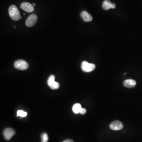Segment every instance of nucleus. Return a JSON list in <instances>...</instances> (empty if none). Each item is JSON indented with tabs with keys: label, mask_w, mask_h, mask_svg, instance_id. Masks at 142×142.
<instances>
[{
	"label": "nucleus",
	"mask_w": 142,
	"mask_h": 142,
	"mask_svg": "<svg viewBox=\"0 0 142 142\" xmlns=\"http://www.w3.org/2000/svg\"><path fill=\"white\" fill-rule=\"evenodd\" d=\"M8 12L10 17L14 20H18L21 18L20 12L15 5L10 6L9 8Z\"/></svg>",
	"instance_id": "obj_1"
},
{
	"label": "nucleus",
	"mask_w": 142,
	"mask_h": 142,
	"mask_svg": "<svg viewBox=\"0 0 142 142\" xmlns=\"http://www.w3.org/2000/svg\"><path fill=\"white\" fill-rule=\"evenodd\" d=\"M81 68L84 72H90L94 70L96 68V66L94 64L89 63L85 61L81 63Z\"/></svg>",
	"instance_id": "obj_2"
},
{
	"label": "nucleus",
	"mask_w": 142,
	"mask_h": 142,
	"mask_svg": "<svg viewBox=\"0 0 142 142\" xmlns=\"http://www.w3.org/2000/svg\"><path fill=\"white\" fill-rule=\"evenodd\" d=\"M55 77L54 75H51L49 76L47 81V85L52 90L57 89L60 86L59 83L55 81Z\"/></svg>",
	"instance_id": "obj_3"
},
{
	"label": "nucleus",
	"mask_w": 142,
	"mask_h": 142,
	"mask_svg": "<svg viewBox=\"0 0 142 142\" xmlns=\"http://www.w3.org/2000/svg\"><path fill=\"white\" fill-rule=\"evenodd\" d=\"M15 68L20 70H24L27 69L29 67L28 63L25 60H19L14 63Z\"/></svg>",
	"instance_id": "obj_4"
},
{
	"label": "nucleus",
	"mask_w": 142,
	"mask_h": 142,
	"mask_svg": "<svg viewBox=\"0 0 142 142\" xmlns=\"http://www.w3.org/2000/svg\"><path fill=\"white\" fill-rule=\"evenodd\" d=\"M15 131L11 128H7L4 129L3 132V135L6 140H10L15 134Z\"/></svg>",
	"instance_id": "obj_5"
},
{
	"label": "nucleus",
	"mask_w": 142,
	"mask_h": 142,
	"mask_svg": "<svg viewBox=\"0 0 142 142\" xmlns=\"http://www.w3.org/2000/svg\"><path fill=\"white\" fill-rule=\"evenodd\" d=\"M123 123L119 120H116L111 123L109 125V128L111 129L114 131H119L123 128Z\"/></svg>",
	"instance_id": "obj_6"
},
{
	"label": "nucleus",
	"mask_w": 142,
	"mask_h": 142,
	"mask_svg": "<svg viewBox=\"0 0 142 142\" xmlns=\"http://www.w3.org/2000/svg\"><path fill=\"white\" fill-rule=\"evenodd\" d=\"M37 17L35 14L30 15L26 21L25 23L26 26L31 27L34 25L37 22Z\"/></svg>",
	"instance_id": "obj_7"
},
{
	"label": "nucleus",
	"mask_w": 142,
	"mask_h": 142,
	"mask_svg": "<svg viewBox=\"0 0 142 142\" xmlns=\"http://www.w3.org/2000/svg\"><path fill=\"white\" fill-rule=\"evenodd\" d=\"M21 8L27 12H32L34 10L33 6L29 3L24 2L21 5Z\"/></svg>",
	"instance_id": "obj_8"
},
{
	"label": "nucleus",
	"mask_w": 142,
	"mask_h": 142,
	"mask_svg": "<svg viewBox=\"0 0 142 142\" xmlns=\"http://www.w3.org/2000/svg\"><path fill=\"white\" fill-rule=\"evenodd\" d=\"M116 5L114 3H112L109 0H105L102 4V8L105 10H108L109 9H114Z\"/></svg>",
	"instance_id": "obj_9"
},
{
	"label": "nucleus",
	"mask_w": 142,
	"mask_h": 142,
	"mask_svg": "<svg viewBox=\"0 0 142 142\" xmlns=\"http://www.w3.org/2000/svg\"><path fill=\"white\" fill-rule=\"evenodd\" d=\"M81 17L85 22H90L92 20V17L88 12L85 11H82L81 13Z\"/></svg>",
	"instance_id": "obj_10"
},
{
	"label": "nucleus",
	"mask_w": 142,
	"mask_h": 142,
	"mask_svg": "<svg viewBox=\"0 0 142 142\" xmlns=\"http://www.w3.org/2000/svg\"><path fill=\"white\" fill-rule=\"evenodd\" d=\"M136 85V81L132 79L126 80L123 83V86L125 87L128 88H134L135 86Z\"/></svg>",
	"instance_id": "obj_11"
},
{
	"label": "nucleus",
	"mask_w": 142,
	"mask_h": 142,
	"mask_svg": "<svg viewBox=\"0 0 142 142\" xmlns=\"http://www.w3.org/2000/svg\"><path fill=\"white\" fill-rule=\"evenodd\" d=\"M82 108L81 105L80 103H75L72 107V111L74 113L77 114L80 113Z\"/></svg>",
	"instance_id": "obj_12"
},
{
	"label": "nucleus",
	"mask_w": 142,
	"mask_h": 142,
	"mask_svg": "<svg viewBox=\"0 0 142 142\" xmlns=\"http://www.w3.org/2000/svg\"><path fill=\"white\" fill-rule=\"evenodd\" d=\"M41 142H47L48 141V136L46 133H43L41 135Z\"/></svg>",
	"instance_id": "obj_13"
},
{
	"label": "nucleus",
	"mask_w": 142,
	"mask_h": 142,
	"mask_svg": "<svg viewBox=\"0 0 142 142\" xmlns=\"http://www.w3.org/2000/svg\"><path fill=\"white\" fill-rule=\"evenodd\" d=\"M27 112L24 111L22 110H18L17 111V117L20 116L21 117H24L27 116Z\"/></svg>",
	"instance_id": "obj_14"
},
{
	"label": "nucleus",
	"mask_w": 142,
	"mask_h": 142,
	"mask_svg": "<svg viewBox=\"0 0 142 142\" xmlns=\"http://www.w3.org/2000/svg\"><path fill=\"white\" fill-rule=\"evenodd\" d=\"M86 109H85L83 108H82L80 112V113L81 114H85L86 113Z\"/></svg>",
	"instance_id": "obj_15"
},
{
	"label": "nucleus",
	"mask_w": 142,
	"mask_h": 142,
	"mask_svg": "<svg viewBox=\"0 0 142 142\" xmlns=\"http://www.w3.org/2000/svg\"><path fill=\"white\" fill-rule=\"evenodd\" d=\"M63 142H74L73 140L72 139H66V140H64Z\"/></svg>",
	"instance_id": "obj_16"
},
{
	"label": "nucleus",
	"mask_w": 142,
	"mask_h": 142,
	"mask_svg": "<svg viewBox=\"0 0 142 142\" xmlns=\"http://www.w3.org/2000/svg\"><path fill=\"white\" fill-rule=\"evenodd\" d=\"M33 5H34V6H35V4H33Z\"/></svg>",
	"instance_id": "obj_17"
}]
</instances>
